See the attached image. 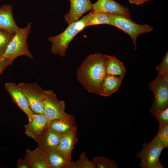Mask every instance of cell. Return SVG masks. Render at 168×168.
<instances>
[{"mask_svg":"<svg viewBox=\"0 0 168 168\" xmlns=\"http://www.w3.org/2000/svg\"><path fill=\"white\" fill-rule=\"evenodd\" d=\"M159 123V127L168 124V107L160 111L155 117Z\"/></svg>","mask_w":168,"mask_h":168,"instance_id":"27","label":"cell"},{"mask_svg":"<svg viewBox=\"0 0 168 168\" xmlns=\"http://www.w3.org/2000/svg\"><path fill=\"white\" fill-rule=\"evenodd\" d=\"M24 158L31 168H50L46 152L39 147L33 150L26 149Z\"/></svg>","mask_w":168,"mask_h":168,"instance_id":"13","label":"cell"},{"mask_svg":"<svg viewBox=\"0 0 168 168\" xmlns=\"http://www.w3.org/2000/svg\"><path fill=\"white\" fill-rule=\"evenodd\" d=\"M70 9L64 16L66 22L70 24L79 20L85 13L92 9L91 0H70Z\"/></svg>","mask_w":168,"mask_h":168,"instance_id":"12","label":"cell"},{"mask_svg":"<svg viewBox=\"0 0 168 168\" xmlns=\"http://www.w3.org/2000/svg\"><path fill=\"white\" fill-rule=\"evenodd\" d=\"M4 87L14 102L27 116L29 121L34 113L30 109L27 98L21 88L13 82H7Z\"/></svg>","mask_w":168,"mask_h":168,"instance_id":"9","label":"cell"},{"mask_svg":"<svg viewBox=\"0 0 168 168\" xmlns=\"http://www.w3.org/2000/svg\"><path fill=\"white\" fill-rule=\"evenodd\" d=\"M12 64L6 58L0 56V75L3 73L8 66Z\"/></svg>","mask_w":168,"mask_h":168,"instance_id":"28","label":"cell"},{"mask_svg":"<svg viewBox=\"0 0 168 168\" xmlns=\"http://www.w3.org/2000/svg\"><path fill=\"white\" fill-rule=\"evenodd\" d=\"M16 166L17 168H31L30 166L25 158L18 160L16 163Z\"/></svg>","mask_w":168,"mask_h":168,"instance_id":"29","label":"cell"},{"mask_svg":"<svg viewBox=\"0 0 168 168\" xmlns=\"http://www.w3.org/2000/svg\"><path fill=\"white\" fill-rule=\"evenodd\" d=\"M48 127L61 134L77 130L74 117L69 114L67 116L49 121Z\"/></svg>","mask_w":168,"mask_h":168,"instance_id":"16","label":"cell"},{"mask_svg":"<svg viewBox=\"0 0 168 168\" xmlns=\"http://www.w3.org/2000/svg\"><path fill=\"white\" fill-rule=\"evenodd\" d=\"M142 0V1L143 2V3L146 2H147V1H150V0Z\"/></svg>","mask_w":168,"mask_h":168,"instance_id":"31","label":"cell"},{"mask_svg":"<svg viewBox=\"0 0 168 168\" xmlns=\"http://www.w3.org/2000/svg\"><path fill=\"white\" fill-rule=\"evenodd\" d=\"M44 114L49 120L66 117L64 101L59 100L57 94L52 90H45L43 101Z\"/></svg>","mask_w":168,"mask_h":168,"instance_id":"8","label":"cell"},{"mask_svg":"<svg viewBox=\"0 0 168 168\" xmlns=\"http://www.w3.org/2000/svg\"><path fill=\"white\" fill-rule=\"evenodd\" d=\"M158 74L163 75L168 73V52L163 57L160 64L156 67Z\"/></svg>","mask_w":168,"mask_h":168,"instance_id":"26","label":"cell"},{"mask_svg":"<svg viewBox=\"0 0 168 168\" xmlns=\"http://www.w3.org/2000/svg\"><path fill=\"white\" fill-rule=\"evenodd\" d=\"M108 55L100 53L90 54L84 59L76 71L77 79L89 92L101 95V86L106 75Z\"/></svg>","mask_w":168,"mask_h":168,"instance_id":"1","label":"cell"},{"mask_svg":"<svg viewBox=\"0 0 168 168\" xmlns=\"http://www.w3.org/2000/svg\"><path fill=\"white\" fill-rule=\"evenodd\" d=\"M129 2L133 4L139 5L143 3L142 0H128Z\"/></svg>","mask_w":168,"mask_h":168,"instance_id":"30","label":"cell"},{"mask_svg":"<svg viewBox=\"0 0 168 168\" xmlns=\"http://www.w3.org/2000/svg\"><path fill=\"white\" fill-rule=\"evenodd\" d=\"M46 153L50 168H69L71 160L57 148L46 152Z\"/></svg>","mask_w":168,"mask_h":168,"instance_id":"18","label":"cell"},{"mask_svg":"<svg viewBox=\"0 0 168 168\" xmlns=\"http://www.w3.org/2000/svg\"><path fill=\"white\" fill-rule=\"evenodd\" d=\"M77 130L62 134L56 148L67 158L71 160V155L74 145L78 141Z\"/></svg>","mask_w":168,"mask_h":168,"instance_id":"17","label":"cell"},{"mask_svg":"<svg viewBox=\"0 0 168 168\" xmlns=\"http://www.w3.org/2000/svg\"><path fill=\"white\" fill-rule=\"evenodd\" d=\"M110 14L101 12H93L92 11L85 22V26L101 24H110Z\"/></svg>","mask_w":168,"mask_h":168,"instance_id":"21","label":"cell"},{"mask_svg":"<svg viewBox=\"0 0 168 168\" xmlns=\"http://www.w3.org/2000/svg\"><path fill=\"white\" fill-rule=\"evenodd\" d=\"M20 28L16 23L13 15L12 7L5 4L0 7V29L15 34Z\"/></svg>","mask_w":168,"mask_h":168,"instance_id":"15","label":"cell"},{"mask_svg":"<svg viewBox=\"0 0 168 168\" xmlns=\"http://www.w3.org/2000/svg\"><path fill=\"white\" fill-rule=\"evenodd\" d=\"M62 134L48 126L40 135L36 142L38 147L46 152L57 147Z\"/></svg>","mask_w":168,"mask_h":168,"instance_id":"14","label":"cell"},{"mask_svg":"<svg viewBox=\"0 0 168 168\" xmlns=\"http://www.w3.org/2000/svg\"><path fill=\"white\" fill-rule=\"evenodd\" d=\"M95 168H118L113 160L103 156L94 157L92 160Z\"/></svg>","mask_w":168,"mask_h":168,"instance_id":"22","label":"cell"},{"mask_svg":"<svg viewBox=\"0 0 168 168\" xmlns=\"http://www.w3.org/2000/svg\"><path fill=\"white\" fill-rule=\"evenodd\" d=\"M88 14L81 19L68 25L66 29L60 34L50 36L48 40L51 43V52L54 54H58L61 57H65L68 45L75 36L85 27V21Z\"/></svg>","mask_w":168,"mask_h":168,"instance_id":"2","label":"cell"},{"mask_svg":"<svg viewBox=\"0 0 168 168\" xmlns=\"http://www.w3.org/2000/svg\"><path fill=\"white\" fill-rule=\"evenodd\" d=\"M110 25L115 26L128 34L131 38L134 45V50L137 48V39L140 34L151 32L153 30L151 26L145 24L141 25L133 22L131 18L120 14H110Z\"/></svg>","mask_w":168,"mask_h":168,"instance_id":"5","label":"cell"},{"mask_svg":"<svg viewBox=\"0 0 168 168\" xmlns=\"http://www.w3.org/2000/svg\"><path fill=\"white\" fill-rule=\"evenodd\" d=\"M153 140L162 145L165 148L168 147V124L159 127L156 136Z\"/></svg>","mask_w":168,"mask_h":168,"instance_id":"24","label":"cell"},{"mask_svg":"<svg viewBox=\"0 0 168 168\" xmlns=\"http://www.w3.org/2000/svg\"><path fill=\"white\" fill-rule=\"evenodd\" d=\"M49 122L44 114L34 113L30 120L24 125L26 135L37 142L40 135L48 126Z\"/></svg>","mask_w":168,"mask_h":168,"instance_id":"10","label":"cell"},{"mask_svg":"<svg viewBox=\"0 0 168 168\" xmlns=\"http://www.w3.org/2000/svg\"><path fill=\"white\" fill-rule=\"evenodd\" d=\"M165 147L152 140L148 142L144 141L143 147L137 154L141 159L139 166L142 168H164L160 161V157Z\"/></svg>","mask_w":168,"mask_h":168,"instance_id":"6","label":"cell"},{"mask_svg":"<svg viewBox=\"0 0 168 168\" xmlns=\"http://www.w3.org/2000/svg\"><path fill=\"white\" fill-rule=\"evenodd\" d=\"M148 87L154 95L149 112L155 118L160 111L168 107V73L158 74L148 84Z\"/></svg>","mask_w":168,"mask_h":168,"instance_id":"4","label":"cell"},{"mask_svg":"<svg viewBox=\"0 0 168 168\" xmlns=\"http://www.w3.org/2000/svg\"><path fill=\"white\" fill-rule=\"evenodd\" d=\"M124 76L107 74L102 85L101 96H108L117 91Z\"/></svg>","mask_w":168,"mask_h":168,"instance_id":"19","label":"cell"},{"mask_svg":"<svg viewBox=\"0 0 168 168\" xmlns=\"http://www.w3.org/2000/svg\"><path fill=\"white\" fill-rule=\"evenodd\" d=\"M106 71L107 74L116 76L124 75L126 70L123 63L114 56L108 55Z\"/></svg>","mask_w":168,"mask_h":168,"instance_id":"20","label":"cell"},{"mask_svg":"<svg viewBox=\"0 0 168 168\" xmlns=\"http://www.w3.org/2000/svg\"><path fill=\"white\" fill-rule=\"evenodd\" d=\"M14 34L0 29V56L4 53Z\"/></svg>","mask_w":168,"mask_h":168,"instance_id":"25","label":"cell"},{"mask_svg":"<svg viewBox=\"0 0 168 168\" xmlns=\"http://www.w3.org/2000/svg\"><path fill=\"white\" fill-rule=\"evenodd\" d=\"M85 152L82 153L78 160L75 162L71 161L69 168H95L92 161H89Z\"/></svg>","mask_w":168,"mask_h":168,"instance_id":"23","label":"cell"},{"mask_svg":"<svg viewBox=\"0 0 168 168\" xmlns=\"http://www.w3.org/2000/svg\"><path fill=\"white\" fill-rule=\"evenodd\" d=\"M18 85L25 95L30 107L33 112L44 114L45 90L36 83L21 82Z\"/></svg>","mask_w":168,"mask_h":168,"instance_id":"7","label":"cell"},{"mask_svg":"<svg viewBox=\"0 0 168 168\" xmlns=\"http://www.w3.org/2000/svg\"><path fill=\"white\" fill-rule=\"evenodd\" d=\"M29 23L25 27L20 28L14 34L5 52L2 56L6 58L12 64L18 57L24 56L30 59L33 56L30 52L27 40L32 27Z\"/></svg>","mask_w":168,"mask_h":168,"instance_id":"3","label":"cell"},{"mask_svg":"<svg viewBox=\"0 0 168 168\" xmlns=\"http://www.w3.org/2000/svg\"><path fill=\"white\" fill-rule=\"evenodd\" d=\"M92 12L110 14H120L130 18L131 13L127 7L121 5L114 0H98L92 4Z\"/></svg>","mask_w":168,"mask_h":168,"instance_id":"11","label":"cell"}]
</instances>
